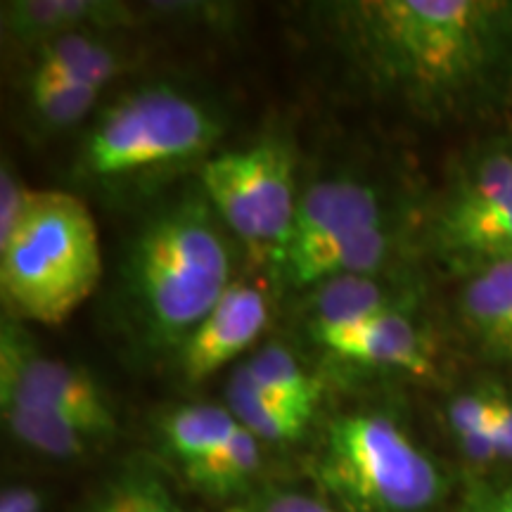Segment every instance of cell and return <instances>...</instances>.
Wrapping results in <instances>:
<instances>
[{"instance_id":"cell-1","label":"cell","mask_w":512,"mask_h":512,"mask_svg":"<svg viewBox=\"0 0 512 512\" xmlns=\"http://www.w3.org/2000/svg\"><path fill=\"white\" fill-rule=\"evenodd\" d=\"M306 29L366 102L430 124L512 105V0H332Z\"/></svg>"},{"instance_id":"cell-2","label":"cell","mask_w":512,"mask_h":512,"mask_svg":"<svg viewBox=\"0 0 512 512\" xmlns=\"http://www.w3.org/2000/svg\"><path fill=\"white\" fill-rule=\"evenodd\" d=\"M228 228L200 188L159 202L126 242L117 271V323L140 358H174L235 283Z\"/></svg>"},{"instance_id":"cell-3","label":"cell","mask_w":512,"mask_h":512,"mask_svg":"<svg viewBox=\"0 0 512 512\" xmlns=\"http://www.w3.org/2000/svg\"><path fill=\"white\" fill-rule=\"evenodd\" d=\"M223 117L174 83H145L95 112L74 157L76 183L102 195L143 192L181 176L216 152Z\"/></svg>"},{"instance_id":"cell-4","label":"cell","mask_w":512,"mask_h":512,"mask_svg":"<svg viewBox=\"0 0 512 512\" xmlns=\"http://www.w3.org/2000/svg\"><path fill=\"white\" fill-rule=\"evenodd\" d=\"M100 280V233L86 202L64 190H31L22 221L0 247L5 316L60 325Z\"/></svg>"},{"instance_id":"cell-5","label":"cell","mask_w":512,"mask_h":512,"mask_svg":"<svg viewBox=\"0 0 512 512\" xmlns=\"http://www.w3.org/2000/svg\"><path fill=\"white\" fill-rule=\"evenodd\" d=\"M313 475L339 512H432L446 494L432 453L396 415L373 406L325 420Z\"/></svg>"},{"instance_id":"cell-6","label":"cell","mask_w":512,"mask_h":512,"mask_svg":"<svg viewBox=\"0 0 512 512\" xmlns=\"http://www.w3.org/2000/svg\"><path fill=\"white\" fill-rule=\"evenodd\" d=\"M297 162L280 138H261L214 152L197 171V183L223 226L259 259L278 268L297 216Z\"/></svg>"},{"instance_id":"cell-7","label":"cell","mask_w":512,"mask_h":512,"mask_svg":"<svg viewBox=\"0 0 512 512\" xmlns=\"http://www.w3.org/2000/svg\"><path fill=\"white\" fill-rule=\"evenodd\" d=\"M425 247L460 275L512 261V143L465 159L425 219Z\"/></svg>"},{"instance_id":"cell-8","label":"cell","mask_w":512,"mask_h":512,"mask_svg":"<svg viewBox=\"0 0 512 512\" xmlns=\"http://www.w3.org/2000/svg\"><path fill=\"white\" fill-rule=\"evenodd\" d=\"M0 408H36L67 415L105 439L119 430L117 413L102 384L86 368L50 356L22 320L3 318L0 328Z\"/></svg>"},{"instance_id":"cell-9","label":"cell","mask_w":512,"mask_h":512,"mask_svg":"<svg viewBox=\"0 0 512 512\" xmlns=\"http://www.w3.org/2000/svg\"><path fill=\"white\" fill-rule=\"evenodd\" d=\"M389 219L382 190L368 178L351 174L320 178L299 197L290 242L278 268L351 240Z\"/></svg>"},{"instance_id":"cell-10","label":"cell","mask_w":512,"mask_h":512,"mask_svg":"<svg viewBox=\"0 0 512 512\" xmlns=\"http://www.w3.org/2000/svg\"><path fill=\"white\" fill-rule=\"evenodd\" d=\"M268 316L271 309L264 290L235 280L171 358L178 377L188 384L209 380L264 335Z\"/></svg>"},{"instance_id":"cell-11","label":"cell","mask_w":512,"mask_h":512,"mask_svg":"<svg viewBox=\"0 0 512 512\" xmlns=\"http://www.w3.org/2000/svg\"><path fill=\"white\" fill-rule=\"evenodd\" d=\"M313 344L335 363L370 373L432 377L437 370V351L413 309L392 311Z\"/></svg>"},{"instance_id":"cell-12","label":"cell","mask_w":512,"mask_h":512,"mask_svg":"<svg viewBox=\"0 0 512 512\" xmlns=\"http://www.w3.org/2000/svg\"><path fill=\"white\" fill-rule=\"evenodd\" d=\"M415 294L389 271L339 275L304 292L302 323L311 342L358 328L392 311L413 309Z\"/></svg>"},{"instance_id":"cell-13","label":"cell","mask_w":512,"mask_h":512,"mask_svg":"<svg viewBox=\"0 0 512 512\" xmlns=\"http://www.w3.org/2000/svg\"><path fill=\"white\" fill-rule=\"evenodd\" d=\"M143 12L121 0H5L0 29L12 46L34 50L67 34H119L138 27Z\"/></svg>"},{"instance_id":"cell-14","label":"cell","mask_w":512,"mask_h":512,"mask_svg":"<svg viewBox=\"0 0 512 512\" xmlns=\"http://www.w3.org/2000/svg\"><path fill=\"white\" fill-rule=\"evenodd\" d=\"M136 64L119 34H67L29 50L22 83L67 81L107 88Z\"/></svg>"},{"instance_id":"cell-15","label":"cell","mask_w":512,"mask_h":512,"mask_svg":"<svg viewBox=\"0 0 512 512\" xmlns=\"http://www.w3.org/2000/svg\"><path fill=\"white\" fill-rule=\"evenodd\" d=\"M458 320L486 358L512 363V261L463 275Z\"/></svg>"},{"instance_id":"cell-16","label":"cell","mask_w":512,"mask_h":512,"mask_svg":"<svg viewBox=\"0 0 512 512\" xmlns=\"http://www.w3.org/2000/svg\"><path fill=\"white\" fill-rule=\"evenodd\" d=\"M401 230L394 219L380 226L363 230L351 240L339 242L335 247L323 249L306 259L292 261L278 268L285 287L290 292H306L323 280L339 278V275H363L389 271V261L399 247Z\"/></svg>"},{"instance_id":"cell-17","label":"cell","mask_w":512,"mask_h":512,"mask_svg":"<svg viewBox=\"0 0 512 512\" xmlns=\"http://www.w3.org/2000/svg\"><path fill=\"white\" fill-rule=\"evenodd\" d=\"M235 430L238 420L228 411L226 403H174L164 408L155 420V434L162 453L181 467V472L226 446Z\"/></svg>"},{"instance_id":"cell-18","label":"cell","mask_w":512,"mask_h":512,"mask_svg":"<svg viewBox=\"0 0 512 512\" xmlns=\"http://www.w3.org/2000/svg\"><path fill=\"white\" fill-rule=\"evenodd\" d=\"M0 413L5 430L19 446L50 460H81L110 444L93 427L60 413L36 408H0Z\"/></svg>"},{"instance_id":"cell-19","label":"cell","mask_w":512,"mask_h":512,"mask_svg":"<svg viewBox=\"0 0 512 512\" xmlns=\"http://www.w3.org/2000/svg\"><path fill=\"white\" fill-rule=\"evenodd\" d=\"M242 366L261 392L306 420L316 418L323 401V384L283 342H266L242 361Z\"/></svg>"},{"instance_id":"cell-20","label":"cell","mask_w":512,"mask_h":512,"mask_svg":"<svg viewBox=\"0 0 512 512\" xmlns=\"http://www.w3.org/2000/svg\"><path fill=\"white\" fill-rule=\"evenodd\" d=\"M264 467V444L238 422V430L226 446L211 453L202 463L188 467L185 479L197 491L219 501H242L252 494Z\"/></svg>"},{"instance_id":"cell-21","label":"cell","mask_w":512,"mask_h":512,"mask_svg":"<svg viewBox=\"0 0 512 512\" xmlns=\"http://www.w3.org/2000/svg\"><path fill=\"white\" fill-rule=\"evenodd\" d=\"M498 380H479L458 389L446 403V425L453 444L467 463L496 465Z\"/></svg>"},{"instance_id":"cell-22","label":"cell","mask_w":512,"mask_h":512,"mask_svg":"<svg viewBox=\"0 0 512 512\" xmlns=\"http://www.w3.org/2000/svg\"><path fill=\"white\" fill-rule=\"evenodd\" d=\"M223 399H226V408L233 413V418L264 446L297 444L311 427V420H306L304 415L290 411L283 403L261 392L242 363L230 373Z\"/></svg>"},{"instance_id":"cell-23","label":"cell","mask_w":512,"mask_h":512,"mask_svg":"<svg viewBox=\"0 0 512 512\" xmlns=\"http://www.w3.org/2000/svg\"><path fill=\"white\" fill-rule=\"evenodd\" d=\"M79 512H190L145 463H128L88 496Z\"/></svg>"},{"instance_id":"cell-24","label":"cell","mask_w":512,"mask_h":512,"mask_svg":"<svg viewBox=\"0 0 512 512\" xmlns=\"http://www.w3.org/2000/svg\"><path fill=\"white\" fill-rule=\"evenodd\" d=\"M22 88L27 121L41 136H57L81 126L98 110L100 95L105 93V88L67 81L22 83Z\"/></svg>"},{"instance_id":"cell-25","label":"cell","mask_w":512,"mask_h":512,"mask_svg":"<svg viewBox=\"0 0 512 512\" xmlns=\"http://www.w3.org/2000/svg\"><path fill=\"white\" fill-rule=\"evenodd\" d=\"M230 512H339L323 494L294 486H264L233 505Z\"/></svg>"},{"instance_id":"cell-26","label":"cell","mask_w":512,"mask_h":512,"mask_svg":"<svg viewBox=\"0 0 512 512\" xmlns=\"http://www.w3.org/2000/svg\"><path fill=\"white\" fill-rule=\"evenodd\" d=\"M29 195L31 188H24L22 178H19L10 159H3V166H0V247L17 230L24 209H27Z\"/></svg>"},{"instance_id":"cell-27","label":"cell","mask_w":512,"mask_h":512,"mask_svg":"<svg viewBox=\"0 0 512 512\" xmlns=\"http://www.w3.org/2000/svg\"><path fill=\"white\" fill-rule=\"evenodd\" d=\"M458 512H512V486L477 484Z\"/></svg>"},{"instance_id":"cell-28","label":"cell","mask_w":512,"mask_h":512,"mask_svg":"<svg viewBox=\"0 0 512 512\" xmlns=\"http://www.w3.org/2000/svg\"><path fill=\"white\" fill-rule=\"evenodd\" d=\"M512 463V387L501 382L496 403V465Z\"/></svg>"},{"instance_id":"cell-29","label":"cell","mask_w":512,"mask_h":512,"mask_svg":"<svg viewBox=\"0 0 512 512\" xmlns=\"http://www.w3.org/2000/svg\"><path fill=\"white\" fill-rule=\"evenodd\" d=\"M0 512H46V498L31 484H5L0 491Z\"/></svg>"}]
</instances>
